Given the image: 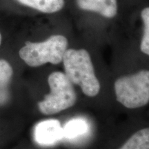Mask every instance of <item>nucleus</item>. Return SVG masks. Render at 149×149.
Segmentation results:
<instances>
[{
  "instance_id": "obj_1",
  "label": "nucleus",
  "mask_w": 149,
  "mask_h": 149,
  "mask_svg": "<svg viewBox=\"0 0 149 149\" xmlns=\"http://www.w3.org/2000/svg\"><path fill=\"white\" fill-rule=\"evenodd\" d=\"M65 74L72 84L79 86L88 97H95L100 90V84L95 74L90 53L85 48H68L62 60Z\"/></svg>"
},
{
  "instance_id": "obj_2",
  "label": "nucleus",
  "mask_w": 149,
  "mask_h": 149,
  "mask_svg": "<svg viewBox=\"0 0 149 149\" xmlns=\"http://www.w3.org/2000/svg\"><path fill=\"white\" fill-rule=\"evenodd\" d=\"M68 48V40L61 34L52 35L40 42H26L19 50L20 58L29 66L38 67L51 63L59 64L62 62L65 52Z\"/></svg>"
},
{
  "instance_id": "obj_3",
  "label": "nucleus",
  "mask_w": 149,
  "mask_h": 149,
  "mask_svg": "<svg viewBox=\"0 0 149 149\" xmlns=\"http://www.w3.org/2000/svg\"><path fill=\"white\" fill-rule=\"evenodd\" d=\"M51 92L39 102L40 112L44 115H54L69 109L75 104L77 95L71 81L65 73L53 72L48 79Z\"/></svg>"
},
{
  "instance_id": "obj_4",
  "label": "nucleus",
  "mask_w": 149,
  "mask_h": 149,
  "mask_svg": "<svg viewBox=\"0 0 149 149\" xmlns=\"http://www.w3.org/2000/svg\"><path fill=\"white\" fill-rule=\"evenodd\" d=\"M117 100L128 109H137L149 102V70H142L119 78L115 83Z\"/></svg>"
},
{
  "instance_id": "obj_5",
  "label": "nucleus",
  "mask_w": 149,
  "mask_h": 149,
  "mask_svg": "<svg viewBox=\"0 0 149 149\" xmlns=\"http://www.w3.org/2000/svg\"><path fill=\"white\" fill-rule=\"evenodd\" d=\"M72 13L82 19L113 22L130 12L122 0H71Z\"/></svg>"
},
{
  "instance_id": "obj_6",
  "label": "nucleus",
  "mask_w": 149,
  "mask_h": 149,
  "mask_svg": "<svg viewBox=\"0 0 149 149\" xmlns=\"http://www.w3.org/2000/svg\"><path fill=\"white\" fill-rule=\"evenodd\" d=\"M34 138L42 146H52L63 139V128L59 120L49 119L35 126Z\"/></svg>"
},
{
  "instance_id": "obj_7",
  "label": "nucleus",
  "mask_w": 149,
  "mask_h": 149,
  "mask_svg": "<svg viewBox=\"0 0 149 149\" xmlns=\"http://www.w3.org/2000/svg\"><path fill=\"white\" fill-rule=\"evenodd\" d=\"M17 1L45 14L57 13L68 6L67 0H17Z\"/></svg>"
},
{
  "instance_id": "obj_8",
  "label": "nucleus",
  "mask_w": 149,
  "mask_h": 149,
  "mask_svg": "<svg viewBox=\"0 0 149 149\" xmlns=\"http://www.w3.org/2000/svg\"><path fill=\"white\" fill-rule=\"evenodd\" d=\"M13 70L5 59H0V107L8 103L10 99L9 86L12 80Z\"/></svg>"
},
{
  "instance_id": "obj_9",
  "label": "nucleus",
  "mask_w": 149,
  "mask_h": 149,
  "mask_svg": "<svg viewBox=\"0 0 149 149\" xmlns=\"http://www.w3.org/2000/svg\"><path fill=\"white\" fill-rule=\"evenodd\" d=\"M63 128V139H77L84 135L89 130V124L85 119L76 117L68 121Z\"/></svg>"
},
{
  "instance_id": "obj_10",
  "label": "nucleus",
  "mask_w": 149,
  "mask_h": 149,
  "mask_svg": "<svg viewBox=\"0 0 149 149\" xmlns=\"http://www.w3.org/2000/svg\"><path fill=\"white\" fill-rule=\"evenodd\" d=\"M120 149H149V128L133 134Z\"/></svg>"
},
{
  "instance_id": "obj_11",
  "label": "nucleus",
  "mask_w": 149,
  "mask_h": 149,
  "mask_svg": "<svg viewBox=\"0 0 149 149\" xmlns=\"http://www.w3.org/2000/svg\"><path fill=\"white\" fill-rule=\"evenodd\" d=\"M135 12L139 13L143 24V34L139 48L141 53L149 56V6H141Z\"/></svg>"
},
{
  "instance_id": "obj_12",
  "label": "nucleus",
  "mask_w": 149,
  "mask_h": 149,
  "mask_svg": "<svg viewBox=\"0 0 149 149\" xmlns=\"http://www.w3.org/2000/svg\"><path fill=\"white\" fill-rule=\"evenodd\" d=\"M126 8L131 13H133L139 7L144 4L143 0H122Z\"/></svg>"
},
{
  "instance_id": "obj_13",
  "label": "nucleus",
  "mask_w": 149,
  "mask_h": 149,
  "mask_svg": "<svg viewBox=\"0 0 149 149\" xmlns=\"http://www.w3.org/2000/svg\"><path fill=\"white\" fill-rule=\"evenodd\" d=\"M1 35L0 33V45H1Z\"/></svg>"
}]
</instances>
